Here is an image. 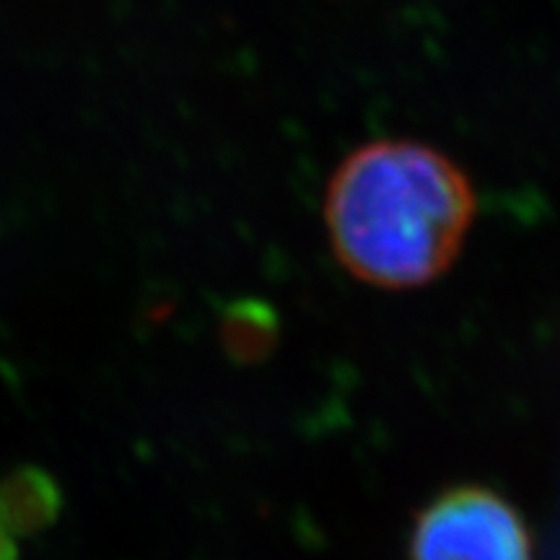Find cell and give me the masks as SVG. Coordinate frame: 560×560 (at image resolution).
I'll return each instance as SVG.
<instances>
[{
    "label": "cell",
    "mask_w": 560,
    "mask_h": 560,
    "mask_svg": "<svg viewBox=\"0 0 560 560\" xmlns=\"http://www.w3.org/2000/svg\"><path fill=\"white\" fill-rule=\"evenodd\" d=\"M478 198L444 151L410 138L369 140L332 172L325 223L338 262L387 291L429 285L452 268Z\"/></svg>",
    "instance_id": "6da1fadb"
},
{
    "label": "cell",
    "mask_w": 560,
    "mask_h": 560,
    "mask_svg": "<svg viewBox=\"0 0 560 560\" xmlns=\"http://www.w3.org/2000/svg\"><path fill=\"white\" fill-rule=\"evenodd\" d=\"M408 560H537V548L506 495L486 486H452L416 514Z\"/></svg>",
    "instance_id": "7a4b0ae2"
},
{
    "label": "cell",
    "mask_w": 560,
    "mask_h": 560,
    "mask_svg": "<svg viewBox=\"0 0 560 560\" xmlns=\"http://www.w3.org/2000/svg\"><path fill=\"white\" fill-rule=\"evenodd\" d=\"M58 490L45 475L24 470L0 486V524L9 532H32L55 520Z\"/></svg>",
    "instance_id": "3957f363"
},
{
    "label": "cell",
    "mask_w": 560,
    "mask_h": 560,
    "mask_svg": "<svg viewBox=\"0 0 560 560\" xmlns=\"http://www.w3.org/2000/svg\"><path fill=\"white\" fill-rule=\"evenodd\" d=\"M16 558H19L16 545H13L9 529L0 524V560H16Z\"/></svg>",
    "instance_id": "277c9868"
}]
</instances>
